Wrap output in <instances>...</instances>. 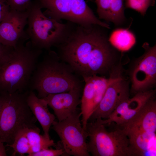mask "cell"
Returning <instances> with one entry per match:
<instances>
[{"mask_svg":"<svg viewBox=\"0 0 156 156\" xmlns=\"http://www.w3.org/2000/svg\"><path fill=\"white\" fill-rule=\"evenodd\" d=\"M7 146L12 148L14 150L13 155L16 153L21 155L25 154L28 155L30 153V144L24 129L17 133L12 143Z\"/></svg>","mask_w":156,"mask_h":156,"instance_id":"22","label":"cell"},{"mask_svg":"<svg viewBox=\"0 0 156 156\" xmlns=\"http://www.w3.org/2000/svg\"><path fill=\"white\" fill-rule=\"evenodd\" d=\"M105 28L97 25L75 24L65 39L56 46L60 59L82 77L109 75L122 64V55L120 56L109 43Z\"/></svg>","mask_w":156,"mask_h":156,"instance_id":"1","label":"cell"},{"mask_svg":"<svg viewBox=\"0 0 156 156\" xmlns=\"http://www.w3.org/2000/svg\"><path fill=\"white\" fill-rule=\"evenodd\" d=\"M41 8L46 9L43 13L49 18L61 22H70L71 0H36Z\"/></svg>","mask_w":156,"mask_h":156,"instance_id":"19","label":"cell"},{"mask_svg":"<svg viewBox=\"0 0 156 156\" xmlns=\"http://www.w3.org/2000/svg\"><path fill=\"white\" fill-rule=\"evenodd\" d=\"M101 119L88 122V151L94 156H129V140L125 130L115 125L108 131Z\"/></svg>","mask_w":156,"mask_h":156,"instance_id":"6","label":"cell"},{"mask_svg":"<svg viewBox=\"0 0 156 156\" xmlns=\"http://www.w3.org/2000/svg\"><path fill=\"white\" fill-rule=\"evenodd\" d=\"M10 10L7 0H0V23L4 19Z\"/></svg>","mask_w":156,"mask_h":156,"instance_id":"27","label":"cell"},{"mask_svg":"<svg viewBox=\"0 0 156 156\" xmlns=\"http://www.w3.org/2000/svg\"><path fill=\"white\" fill-rule=\"evenodd\" d=\"M122 128L126 130L156 132L155 96L147 101L136 115Z\"/></svg>","mask_w":156,"mask_h":156,"instance_id":"15","label":"cell"},{"mask_svg":"<svg viewBox=\"0 0 156 156\" xmlns=\"http://www.w3.org/2000/svg\"><path fill=\"white\" fill-rule=\"evenodd\" d=\"M125 130L129 140V156H156V132Z\"/></svg>","mask_w":156,"mask_h":156,"instance_id":"14","label":"cell"},{"mask_svg":"<svg viewBox=\"0 0 156 156\" xmlns=\"http://www.w3.org/2000/svg\"><path fill=\"white\" fill-rule=\"evenodd\" d=\"M1 107H0V112H1Z\"/></svg>","mask_w":156,"mask_h":156,"instance_id":"29","label":"cell"},{"mask_svg":"<svg viewBox=\"0 0 156 156\" xmlns=\"http://www.w3.org/2000/svg\"><path fill=\"white\" fill-rule=\"evenodd\" d=\"M155 93L156 90L154 89L136 93L121 103L108 118L101 119V122L105 126L113 123L122 127L136 115L147 101L155 96Z\"/></svg>","mask_w":156,"mask_h":156,"instance_id":"12","label":"cell"},{"mask_svg":"<svg viewBox=\"0 0 156 156\" xmlns=\"http://www.w3.org/2000/svg\"><path fill=\"white\" fill-rule=\"evenodd\" d=\"M29 91L0 92V141L7 146L12 143L20 130L37 127L27 102Z\"/></svg>","mask_w":156,"mask_h":156,"instance_id":"4","label":"cell"},{"mask_svg":"<svg viewBox=\"0 0 156 156\" xmlns=\"http://www.w3.org/2000/svg\"><path fill=\"white\" fill-rule=\"evenodd\" d=\"M81 116L76 110L61 121L55 120L52 125L61 140L65 154L69 155L89 156L87 135L80 120Z\"/></svg>","mask_w":156,"mask_h":156,"instance_id":"7","label":"cell"},{"mask_svg":"<svg viewBox=\"0 0 156 156\" xmlns=\"http://www.w3.org/2000/svg\"><path fill=\"white\" fill-rule=\"evenodd\" d=\"M13 48L5 46L0 42V70L10 60Z\"/></svg>","mask_w":156,"mask_h":156,"instance_id":"25","label":"cell"},{"mask_svg":"<svg viewBox=\"0 0 156 156\" xmlns=\"http://www.w3.org/2000/svg\"><path fill=\"white\" fill-rule=\"evenodd\" d=\"M81 89H75L66 92L50 94L43 98L53 110L58 121L64 120L77 110Z\"/></svg>","mask_w":156,"mask_h":156,"instance_id":"13","label":"cell"},{"mask_svg":"<svg viewBox=\"0 0 156 156\" xmlns=\"http://www.w3.org/2000/svg\"><path fill=\"white\" fill-rule=\"evenodd\" d=\"M10 10L19 11L28 10L32 3L31 0H7Z\"/></svg>","mask_w":156,"mask_h":156,"instance_id":"24","label":"cell"},{"mask_svg":"<svg viewBox=\"0 0 156 156\" xmlns=\"http://www.w3.org/2000/svg\"><path fill=\"white\" fill-rule=\"evenodd\" d=\"M55 52L49 50L37 63L31 77L29 89L36 90L43 98L49 94L81 89L79 80L68 65L62 63Z\"/></svg>","mask_w":156,"mask_h":156,"instance_id":"2","label":"cell"},{"mask_svg":"<svg viewBox=\"0 0 156 156\" xmlns=\"http://www.w3.org/2000/svg\"><path fill=\"white\" fill-rule=\"evenodd\" d=\"M70 22L83 26L97 25L110 29L108 24L102 21L95 16L84 0H71Z\"/></svg>","mask_w":156,"mask_h":156,"instance_id":"18","label":"cell"},{"mask_svg":"<svg viewBox=\"0 0 156 156\" xmlns=\"http://www.w3.org/2000/svg\"><path fill=\"white\" fill-rule=\"evenodd\" d=\"M108 40L114 48L122 53L130 50L136 42L135 35L127 28L114 29L110 35Z\"/></svg>","mask_w":156,"mask_h":156,"instance_id":"20","label":"cell"},{"mask_svg":"<svg viewBox=\"0 0 156 156\" xmlns=\"http://www.w3.org/2000/svg\"><path fill=\"white\" fill-rule=\"evenodd\" d=\"M85 84L81 100V120L82 126L86 130L91 115L103 98L108 82L105 78L96 76H83Z\"/></svg>","mask_w":156,"mask_h":156,"instance_id":"11","label":"cell"},{"mask_svg":"<svg viewBox=\"0 0 156 156\" xmlns=\"http://www.w3.org/2000/svg\"><path fill=\"white\" fill-rule=\"evenodd\" d=\"M123 71L122 66H120L109 74L104 94L88 121L107 119L121 103L129 98L130 82L123 76Z\"/></svg>","mask_w":156,"mask_h":156,"instance_id":"8","label":"cell"},{"mask_svg":"<svg viewBox=\"0 0 156 156\" xmlns=\"http://www.w3.org/2000/svg\"><path fill=\"white\" fill-rule=\"evenodd\" d=\"M27 100L31 110L42 127L44 135L50 139L49 130L55 121L54 115L49 111L45 101L42 98L38 97L33 91H29Z\"/></svg>","mask_w":156,"mask_h":156,"instance_id":"16","label":"cell"},{"mask_svg":"<svg viewBox=\"0 0 156 156\" xmlns=\"http://www.w3.org/2000/svg\"><path fill=\"white\" fill-rule=\"evenodd\" d=\"M144 52L136 59L129 71L130 90L135 94L153 89L156 85V45L147 42L142 46Z\"/></svg>","mask_w":156,"mask_h":156,"instance_id":"9","label":"cell"},{"mask_svg":"<svg viewBox=\"0 0 156 156\" xmlns=\"http://www.w3.org/2000/svg\"><path fill=\"white\" fill-rule=\"evenodd\" d=\"M29 8L26 11L10 10L0 23V42L15 48L29 39L25 28L27 24Z\"/></svg>","mask_w":156,"mask_h":156,"instance_id":"10","label":"cell"},{"mask_svg":"<svg viewBox=\"0 0 156 156\" xmlns=\"http://www.w3.org/2000/svg\"><path fill=\"white\" fill-rule=\"evenodd\" d=\"M42 50L30 41L13 48L10 60L0 70V92L27 90Z\"/></svg>","mask_w":156,"mask_h":156,"instance_id":"3","label":"cell"},{"mask_svg":"<svg viewBox=\"0 0 156 156\" xmlns=\"http://www.w3.org/2000/svg\"><path fill=\"white\" fill-rule=\"evenodd\" d=\"M26 136L30 146V153L27 156L49 148L57 146L54 141L40 134V129L37 127L24 129Z\"/></svg>","mask_w":156,"mask_h":156,"instance_id":"21","label":"cell"},{"mask_svg":"<svg viewBox=\"0 0 156 156\" xmlns=\"http://www.w3.org/2000/svg\"><path fill=\"white\" fill-rule=\"evenodd\" d=\"M37 1H32L29 9L26 31L32 45L38 49L50 50L65 39L75 24L62 23L48 17L41 10Z\"/></svg>","mask_w":156,"mask_h":156,"instance_id":"5","label":"cell"},{"mask_svg":"<svg viewBox=\"0 0 156 156\" xmlns=\"http://www.w3.org/2000/svg\"><path fill=\"white\" fill-rule=\"evenodd\" d=\"M99 18L113 23L116 26L124 24L125 0H94Z\"/></svg>","mask_w":156,"mask_h":156,"instance_id":"17","label":"cell"},{"mask_svg":"<svg viewBox=\"0 0 156 156\" xmlns=\"http://www.w3.org/2000/svg\"><path fill=\"white\" fill-rule=\"evenodd\" d=\"M4 143L0 141V156H7Z\"/></svg>","mask_w":156,"mask_h":156,"instance_id":"28","label":"cell"},{"mask_svg":"<svg viewBox=\"0 0 156 156\" xmlns=\"http://www.w3.org/2000/svg\"><path fill=\"white\" fill-rule=\"evenodd\" d=\"M155 0H125V8L131 9L142 16L146 14L149 7L155 5Z\"/></svg>","mask_w":156,"mask_h":156,"instance_id":"23","label":"cell"},{"mask_svg":"<svg viewBox=\"0 0 156 156\" xmlns=\"http://www.w3.org/2000/svg\"><path fill=\"white\" fill-rule=\"evenodd\" d=\"M64 154H65V153L63 148H48L32 154L29 156H58Z\"/></svg>","mask_w":156,"mask_h":156,"instance_id":"26","label":"cell"}]
</instances>
